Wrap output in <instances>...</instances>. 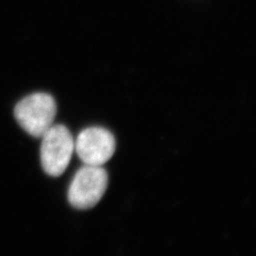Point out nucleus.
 <instances>
[{"label":"nucleus","mask_w":256,"mask_h":256,"mask_svg":"<svg viewBox=\"0 0 256 256\" xmlns=\"http://www.w3.org/2000/svg\"><path fill=\"white\" fill-rule=\"evenodd\" d=\"M57 114V104L50 94L34 93L18 102L14 108L16 121L32 137L40 138L52 127Z\"/></svg>","instance_id":"nucleus-1"},{"label":"nucleus","mask_w":256,"mask_h":256,"mask_svg":"<svg viewBox=\"0 0 256 256\" xmlns=\"http://www.w3.org/2000/svg\"><path fill=\"white\" fill-rule=\"evenodd\" d=\"M75 150V140L68 128L57 124L42 136L41 164L45 173L57 178L68 166Z\"/></svg>","instance_id":"nucleus-2"},{"label":"nucleus","mask_w":256,"mask_h":256,"mask_svg":"<svg viewBox=\"0 0 256 256\" xmlns=\"http://www.w3.org/2000/svg\"><path fill=\"white\" fill-rule=\"evenodd\" d=\"M107 186L108 173L102 166L84 164L70 182L68 201L77 210H89L100 201Z\"/></svg>","instance_id":"nucleus-3"},{"label":"nucleus","mask_w":256,"mask_h":256,"mask_svg":"<svg viewBox=\"0 0 256 256\" xmlns=\"http://www.w3.org/2000/svg\"><path fill=\"white\" fill-rule=\"evenodd\" d=\"M75 150L84 164L102 166L114 154V136L102 127L86 128L75 140Z\"/></svg>","instance_id":"nucleus-4"}]
</instances>
